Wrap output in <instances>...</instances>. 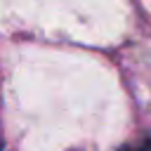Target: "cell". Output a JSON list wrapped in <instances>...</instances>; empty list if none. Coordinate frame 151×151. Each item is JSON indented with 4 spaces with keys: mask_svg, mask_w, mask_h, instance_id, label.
Returning <instances> with one entry per match:
<instances>
[{
    "mask_svg": "<svg viewBox=\"0 0 151 151\" xmlns=\"http://www.w3.org/2000/svg\"><path fill=\"white\" fill-rule=\"evenodd\" d=\"M0 151H2V137H0Z\"/></svg>",
    "mask_w": 151,
    "mask_h": 151,
    "instance_id": "1",
    "label": "cell"
}]
</instances>
